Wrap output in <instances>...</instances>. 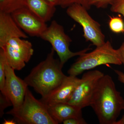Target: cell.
<instances>
[{
  "instance_id": "26",
  "label": "cell",
  "mask_w": 124,
  "mask_h": 124,
  "mask_svg": "<svg viewBox=\"0 0 124 124\" xmlns=\"http://www.w3.org/2000/svg\"><path fill=\"white\" fill-rule=\"evenodd\" d=\"M49 3L56 6H60L61 0H46Z\"/></svg>"
},
{
  "instance_id": "22",
  "label": "cell",
  "mask_w": 124,
  "mask_h": 124,
  "mask_svg": "<svg viewBox=\"0 0 124 124\" xmlns=\"http://www.w3.org/2000/svg\"><path fill=\"white\" fill-rule=\"evenodd\" d=\"M113 0H92L90 3V6H95L98 8H104L110 5Z\"/></svg>"
},
{
  "instance_id": "6",
  "label": "cell",
  "mask_w": 124,
  "mask_h": 124,
  "mask_svg": "<svg viewBox=\"0 0 124 124\" xmlns=\"http://www.w3.org/2000/svg\"><path fill=\"white\" fill-rule=\"evenodd\" d=\"M82 5L74 4L67 8L68 15L82 27L84 36L86 41L91 42L96 46L104 44L105 36L99 23L94 20Z\"/></svg>"
},
{
  "instance_id": "13",
  "label": "cell",
  "mask_w": 124,
  "mask_h": 124,
  "mask_svg": "<svg viewBox=\"0 0 124 124\" xmlns=\"http://www.w3.org/2000/svg\"><path fill=\"white\" fill-rule=\"evenodd\" d=\"M26 6L46 23L51 20L56 11L55 6L46 0H26Z\"/></svg>"
},
{
  "instance_id": "1",
  "label": "cell",
  "mask_w": 124,
  "mask_h": 124,
  "mask_svg": "<svg viewBox=\"0 0 124 124\" xmlns=\"http://www.w3.org/2000/svg\"><path fill=\"white\" fill-rule=\"evenodd\" d=\"M101 124H115L124 110V99L113 79L104 75L100 79L90 103Z\"/></svg>"
},
{
  "instance_id": "5",
  "label": "cell",
  "mask_w": 124,
  "mask_h": 124,
  "mask_svg": "<svg viewBox=\"0 0 124 124\" xmlns=\"http://www.w3.org/2000/svg\"><path fill=\"white\" fill-rule=\"evenodd\" d=\"M40 37L51 44L63 66L71 58L82 55L91 49L88 47L78 52L70 51L69 47L71 39L65 33L63 27L54 20L52 21Z\"/></svg>"
},
{
  "instance_id": "14",
  "label": "cell",
  "mask_w": 124,
  "mask_h": 124,
  "mask_svg": "<svg viewBox=\"0 0 124 124\" xmlns=\"http://www.w3.org/2000/svg\"><path fill=\"white\" fill-rule=\"evenodd\" d=\"M6 43L19 52L23 56L26 63L29 62L34 52L31 42L23 38H14L9 40Z\"/></svg>"
},
{
  "instance_id": "23",
  "label": "cell",
  "mask_w": 124,
  "mask_h": 124,
  "mask_svg": "<svg viewBox=\"0 0 124 124\" xmlns=\"http://www.w3.org/2000/svg\"><path fill=\"white\" fill-rule=\"evenodd\" d=\"M64 124H86L87 123L83 117H76L70 118L64 121Z\"/></svg>"
},
{
  "instance_id": "25",
  "label": "cell",
  "mask_w": 124,
  "mask_h": 124,
  "mask_svg": "<svg viewBox=\"0 0 124 124\" xmlns=\"http://www.w3.org/2000/svg\"><path fill=\"white\" fill-rule=\"evenodd\" d=\"M115 72L117 75L118 80L121 83L124 84V73L121 71L114 70Z\"/></svg>"
},
{
  "instance_id": "8",
  "label": "cell",
  "mask_w": 124,
  "mask_h": 124,
  "mask_svg": "<svg viewBox=\"0 0 124 124\" xmlns=\"http://www.w3.org/2000/svg\"><path fill=\"white\" fill-rule=\"evenodd\" d=\"M11 14L18 26L31 36L40 37L48 27L45 22L27 7L18 9Z\"/></svg>"
},
{
  "instance_id": "7",
  "label": "cell",
  "mask_w": 124,
  "mask_h": 124,
  "mask_svg": "<svg viewBox=\"0 0 124 124\" xmlns=\"http://www.w3.org/2000/svg\"><path fill=\"white\" fill-rule=\"evenodd\" d=\"M104 75L101 71L97 70L84 73L68 103L82 108L90 106L99 82Z\"/></svg>"
},
{
  "instance_id": "17",
  "label": "cell",
  "mask_w": 124,
  "mask_h": 124,
  "mask_svg": "<svg viewBox=\"0 0 124 124\" xmlns=\"http://www.w3.org/2000/svg\"><path fill=\"white\" fill-rule=\"evenodd\" d=\"M108 26L114 33H124V22L120 16H110Z\"/></svg>"
},
{
  "instance_id": "18",
  "label": "cell",
  "mask_w": 124,
  "mask_h": 124,
  "mask_svg": "<svg viewBox=\"0 0 124 124\" xmlns=\"http://www.w3.org/2000/svg\"><path fill=\"white\" fill-rule=\"evenodd\" d=\"M6 58L4 50L0 48V90L3 92L5 82V65Z\"/></svg>"
},
{
  "instance_id": "11",
  "label": "cell",
  "mask_w": 124,
  "mask_h": 124,
  "mask_svg": "<svg viewBox=\"0 0 124 124\" xmlns=\"http://www.w3.org/2000/svg\"><path fill=\"white\" fill-rule=\"evenodd\" d=\"M14 38L26 39L28 36L15 22L11 14L0 11V47Z\"/></svg>"
},
{
  "instance_id": "12",
  "label": "cell",
  "mask_w": 124,
  "mask_h": 124,
  "mask_svg": "<svg viewBox=\"0 0 124 124\" xmlns=\"http://www.w3.org/2000/svg\"><path fill=\"white\" fill-rule=\"evenodd\" d=\"M45 104L49 114L57 124L70 118L82 116V108L68 103Z\"/></svg>"
},
{
  "instance_id": "9",
  "label": "cell",
  "mask_w": 124,
  "mask_h": 124,
  "mask_svg": "<svg viewBox=\"0 0 124 124\" xmlns=\"http://www.w3.org/2000/svg\"><path fill=\"white\" fill-rule=\"evenodd\" d=\"M15 70L6 60L4 88L3 92L0 93L6 95L11 101L13 108H16L22 104L28 86L24 80L16 75Z\"/></svg>"
},
{
  "instance_id": "19",
  "label": "cell",
  "mask_w": 124,
  "mask_h": 124,
  "mask_svg": "<svg viewBox=\"0 0 124 124\" xmlns=\"http://www.w3.org/2000/svg\"><path fill=\"white\" fill-rule=\"evenodd\" d=\"M92 0H61L60 6L63 8H68L71 5L78 4L82 5L88 10L90 9V3Z\"/></svg>"
},
{
  "instance_id": "16",
  "label": "cell",
  "mask_w": 124,
  "mask_h": 124,
  "mask_svg": "<svg viewBox=\"0 0 124 124\" xmlns=\"http://www.w3.org/2000/svg\"><path fill=\"white\" fill-rule=\"evenodd\" d=\"M26 7V0H0V11L11 14L18 9Z\"/></svg>"
},
{
  "instance_id": "10",
  "label": "cell",
  "mask_w": 124,
  "mask_h": 124,
  "mask_svg": "<svg viewBox=\"0 0 124 124\" xmlns=\"http://www.w3.org/2000/svg\"><path fill=\"white\" fill-rule=\"evenodd\" d=\"M80 79L77 76L69 75L62 84L40 100L45 104L68 103L71 98Z\"/></svg>"
},
{
  "instance_id": "28",
  "label": "cell",
  "mask_w": 124,
  "mask_h": 124,
  "mask_svg": "<svg viewBox=\"0 0 124 124\" xmlns=\"http://www.w3.org/2000/svg\"><path fill=\"white\" fill-rule=\"evenodd\" d=\"M115 124H124V115L122 116V118L119 120L117 121Z\"/></svg>"
},
{
  "instance_id": "21",
  "label": "cell",
  "mask_w": 124,
  "mask_h": 124,
  "mask_svg": "<svg viewBox=\"0 0 124 124\" xmlns=\"http://www.w3.org/2000/svg\"><path fill=\"white\" fill-rule=\"evenodd\" d=\"M13 106L12 103L6 95L1 93H0V116L1 117L4 115V111L8 107Z\"/></svg>"
},
{
  "instance_id": "27",
  "label": "cell",
  "mask_w": 124,
  "mask_h": 124,
  "mask_svg": "<svg viewBox=\"0 0 124 124\" xmlns=\"http://www.w3.org/2000/svg\"><path fill=\"white\" fill-rule=\"evenodd\" d=\"M17 124L14 119L13 120L5 119L4 122H3L4 124Z\"/></svg>"
},
{
  "instance_id": "4",
  "label": "cell",
  "mask_w": 124,
  "mask_h": 124,
  "mask_svg": "<svg viewBox=\"0 0 124 124\" xmlns=\"http://www.w3.org/2000/svg\"><path fill=\"white\" fill-rule=\"evenodd\" d=\"M6 114L12 116L17 124H57L49 114L46 105L36 99L28 88L22 105L13 108Z\"/></svg>"
},
{
  "instance_id": "24",
  "label": "cell",
  "mask_w": 124,
  "mask_h": 124,
  "mask_svg": "<svg viewBox=\"0 0 124 124\" xmlns=\"http://www.w3.org/2000/svg\"><path fill=\"white\" fill-rule=\"evenodd\" d=\"M117 50L122 64L124 65V42Z\"/></svg>"
},
{
  "instance_id": "2",
  "label": "cell",
  "mask_w": 124,
  "mask_h": 124,
  "mask_svg": "<svg viewBox=\"0 0 124 124\" xmlns=\"http://www.w3.org/2000/svg\"><path fill=\"white\" fill-rule=\"evenodd\" d=\"M54 52L52 48L46 59L33 68L24 79L42 97L59 86L67 77L62 71L63 66L60 60L54 58Z\"/></svg>"
},
{
  "instance_id": "3",
  "label": "cell",
  "mask_w": 124,
  "mask_h": 124,
  "mask_svg": "<svg viewBox=\"0 0 124 124\" xmlns=\"http://www.w3.org/2000/svg\"><path fill=\"white\" fill-rule=\"evenodd\" d=\"M107 64H122L117 50L113 48L109 41L102 45L96 46L93 51L79 55L68 71V73L69 75L77 76L85 71Z\"/></svg>"
},
{
  "instance_id": "15",
  "label": "cell",
  "mask_w": 124,
  "mask_h": 124,
  "mask_svg": "<svg viewBox=\"0 0 124 124\" xmlns=\"http://www.w3.org/2000/svg\"><path fill=\"white\" fill-rule=\"evenodd\" d=\"M0 48L4 50L7 63L12 68L20 70L25 67L26 62L23 56L10 45L6 43Z\"/></svg>"
},
{
  "instance_id": "20",
  "label": "cell",
  "mask_w": 124,
  "mask_h": 124,
  "mask_svg": "<svg viewBox=\"0 0 124 124\" xmlns=\"http://www.w3.org/2000/svg\"><path fill=\"white\" fill-rule=\"evenodd\" d=\"M110 5L112 12L120 14L124 17V0H113Z\"/></svg>"
}]
</instances>
